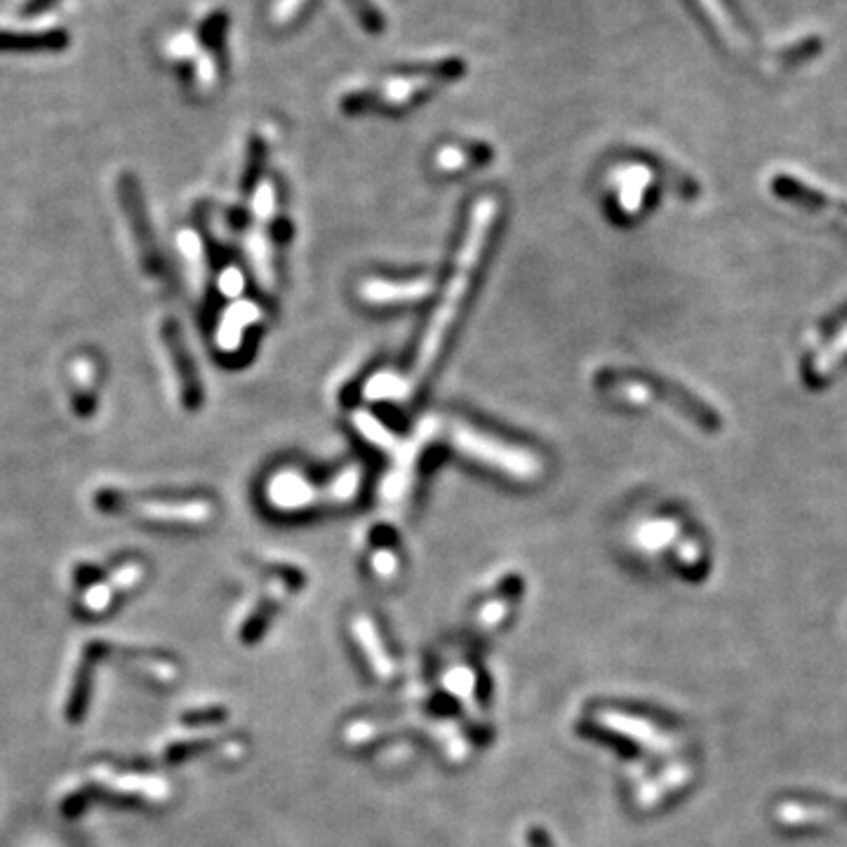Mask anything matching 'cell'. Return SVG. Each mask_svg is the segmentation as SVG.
Wrapping results in <instances>:
<instances>
[{
	"instance_id": "6da1fadb",
	"label": "cell",
	"mask_w": 847,
	"mask_h": 847,
	"mask_svg": "<svg viewBox=\"0 0 847 847\" xmlns=\"http://www.w3.org/2000/svg\"><path fill=\"white\" fill-rule=\"evenodd\" d=\"M499 213V203L495 196H483L479 203L473 205L471 217H469V227L464 233L462 247L457 252V262H455V271L448 280V286L443 290L440 304L431 316L426 330L422 335L420 349L414 353V361L410 365L408 373L403 377H375L365 386L367 398H408L412 391L420 389V384L426 379L431 373V367L436 365L438 355L445 347V339H448V332L452 330V325L462 311V304L467 300V294L471 290L473 274L479 269V262L485 252V243L489 233H493L495 219Z\"/></svg>"
},
{
	"instance_id": "7a4b0ae2",
	"label": "cell",
	"mask_w": 847,
	"mask_h": 847,
	"mask_svg": "<svg viewBox=\"0 0 847 847\" xmlns=\"http://www.w3.org/2000/svg\"><path fill=\"white\" fill-rule=\"evenodd\" d=\"M170 791L172 786L166 777L116 761H104V758H93L59 796V808L71 820H78L93 802L99 800L123 802V806H156V802H166Z\"/></svg>"
},
{
	"instance_id": "3957f363",
	"label": "cell",
	"mask_w": 847,
	"mask_h": 847,
	"mask_svg": "<svg viewBox=\"0 0 847 847\" xmlns=\"http://www.w3.org/2000/svg\"><path fill=\"white\" fill-rule=\"evenodd\" d=\"M448 438L455 448L467 455L473 462L487 469H495L516 481H537L544 473L542 457L528 448H520L509 440H501L487 431L467 424L462 420H452L448 426Z\"/></svg>"
},
{
	"instance_id": "277c9868",
	"label": "cell",
	"mask_w": 847,
	"mask_h": 847,
	"mask_svg": "<svg viewBox=\"0 0 847 847\" xmlns=\"http://www.w3.org/2000/svg\"><path fill=\"white\" fill-rule=\"evenodd\" d=\"M596 386L601 391L607 394H617L624 398H655L662 400V403L671 406L682 412V418H688L692 424L702 426L706 431H716L721 428V414L718 410H713L706 400L700 396H694L688 391L686 386L674 384L662 377H652V375H631V373H619V370H601L596 375Z\"/></svg>"
},
{
	"instance_id": "5b68a950",
	"label": "cell",
	"mask_w": 847,
	"mask_h": 847,
	"mask_svg": "<svg viewBox=\"0 0 847 847\" xmlns=\"http://www.w3.org/2000/svg\"><path fill=\"white\" fill-rule=\"evenodd\" d=\"M99 511L116 516H135L152 523L168 525H205L215 516V504L205 497L189 499H158L125 495L118 489H104L95 497Z\"/></svg>"
},
{
	"instance_id": "8992f818",
	"label": "cell",
	"mask_w": 847,
	"mask_h": 847,
	"mask_svg": "<svg viewBox=\"0 0 847 847\" xmlns=\"http://www.w3.org/2000/svg\"><path fill=\"white\" fill-rule=\"evenodd\" d=\"M363 473L359 467H349L341 471L330 483L316 485L306 481L304 475L294 471H280L266 485V499L278 511H300L318 504H344L355 497L361 487Z\"/></svg>"
},
{
	"instance_id": "52a82bcc",
	"label": "cell",
	"mask_w": 847,
	"mask_h": 847,
	"mask_svg": "<svg viewBox=\"0 0 847 847\" xmlns=\"http://www.w3.org/2000/svg\"><path fill=\"white\" fill-rule=\"evenodd\" d=\"M116 189H118V203H121V210L125 215L130 235H132V241H135V252H137V259L142 264L144 274L148 278H162L166 276V259H162V252L158 247L152 219H148L146 203H144L137 177L130 174V172H123L121 177H118Z\"/></svg>"
},
{
	"instance_id": "ba28073f",
	"label": "cell",
	"mask_w": 847,
	"mask_h": 847,
	"mask_svg": "<svg viewBox=\"0 0 847 847\" xmlns=\"http://www.w3.org/2000/svg\"><path fill=\"white\" fill-rule=\"evenodd\" d=\"M455 78V69L445 66L443 71H424V73H414L410 78H398L386 83L379 93L373 95H353L351 99L344 101L347 111H365L375 104H382V107H403V104L418 99L420 95L428 93L431 87H436L445 81Z\"/></svg>"
},
{
	"instance_id": "9c48e42d",
	"label": "cell",
	"mask_w": 847,
	"mask_h": 847,
	"mask_svg": "<svg viewBox=\"0 0 847 847\" xmlns=\"http://www.w3.org/2000/svg\"><path fill=\"white\" fill-rule=\"evenodd\" d=\"M160 339L162 347H166L170 355V365L177 379V386H180V398L186 410H198L203 406V386L198 379V370L196 363H193L189 347L184 341L182 328L177 325L174 318H166L160 325Z\"/></svg>"
},
{
	"instance_id": "30bf717a",
	"label": "cell",
	"mask_w": 847,
	"mask_h": 847,
	"mask_svg": "<svg viewBox=\"0 0 847 847\" xmlns=\"http://www.w3.org/2000/svg\"><path fill=\"white\" fill-rule=\"evenodd\" d=\"M434 292V280L428 276L412 280H386V278H365L359 288L361 300L375 306L394 304H414L422 302Z\"/></svg>"
},
{
	"instance_id": "8fae6325",
	"label": "cell",
	"mask_w": 847,
	"mask_h": 847,
	"mask_svg": "<svg viewBox=\"0 0 847 847\" xmlns=\"http://www.w3.org/2000/svg\"><path fill=\"white\" fill-rule=\"evenodd\" d=\"M71 36L62 26L48 28H0V55H40L62 52Z\"/></svg>"
},
{
	"instance_id": "7c38bea8",
	"label": "cell",
	"mask_w": 847,
	"mask_h": 847,
	"mask_svg": "<svg viewBox=\"0 0 847 847\" xmlns=\"http://www.w3.org/2000/svg\"><path fill=\"white\" fill-rule=\"evenodd\" d=\"M772 191L777 193L779 198L796 203V205H810L812 210H826L824 205H828V210H838L847 215V205L843 201H836L834 196H828L824 191H816L814 186H808L806 182H800L798 177L791 174H779L772 182Z\"/></svg>"
},
{
	"instance_id": "4fadbf2b",
	"label": "cell",
	"mask_w": 847,
	"mask_h": 847,
	"mask_svg": "<svg viewBox=\"0 0 847 847\" xmlns=\"http://www.w3.org/2000/svg\"><path fill=\"white\" fill-rule=\"evenodd\" d=\"M518 591H520V586L513 584L511 589H507L504 593H499L497 598L487 601V603L481 607V610H479V617H475V619H479V627L485 629V631H493L495 627H499V624H501L504 619H507V615H509V610H511V605H513V601H516V596H518Z\"/></svg>"
},
{
	"instance_id": "5bb4252c",
	"label": "cell",
	"mask_w": 847,
	"mask_h": 847,
	"mask_svg": "<svg viewBox=\"0 0 847 847\" xmlns=\"http://www.w3.org/2000/svg\"><path fill=\"white\" fill-rule=\"evenodd\" d=\"M483 160H487V152L473 154V152H469V148L445 146L436 156V166L443 172H457V170H462L467 166H475V162H483Z\"/></svg>"
},
{
	"instance_id": "9a60e30c",
	"label": "cell",
	"mask_w": 847,
	"mask_h": 847,
	"mask_svg": "<svg viewBox=\"0 0 847 847\" xmlns=\"http://www.w3.org/2000/svg\"><path fill=\"white\" fill-rule=\"evenodd\" d=\"M373 570L382 579H391L398 572V556L389 548H377L373 556Z\"/></svg>"
},
{
	"instance_id": "2e32d148",
	"label": "cell",
	"mask_w": 847,
	"mask_h": 847,
	"mask_svg": "<svg viewBox=\"0 0 847 847\" xmlns=\"http://www.w3.org/2000/svg\"><path fill=\"white\" fill-rule=\"evenodd\" d=\"M57 3L59 0H22L20 14L24 20H32V17H38V14H43V12H48Z\"/></svg>"
}]
</instances>
